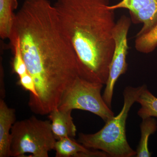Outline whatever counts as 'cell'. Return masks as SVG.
Wrapping results in <instances>:
<instances>
[{
    "label": "cell",
    "instance_id": "cell-1",
    "mask_svg": "<svg viewBox=\"0 0 157 157\" xmlns=\"http://www.w3.org/2000/svg\"><path fill=\"white\" fill-rule=\"evenodd\" d=\"M12 36L19 40L38 93L29 107L36 114H49L58 107L75 79L82 76L78 59L62 31L54 6L49 0H25L15 14Z\"/></svg>",
    "mask_w": 157,
    "mask_h": 157
},
{
    "label": "cell",
    "instance_id": "cell-12",
    "mask_svg": "<svg viewBox=\"0 0 157 157\" xmlns=\"http://www.w3.org/2000/svg\"><path fill=\"white\" fill-rule=\"evenodd\" d=\"M141 137L136 150V157H150L151 153L149 151V137L157 129V122L153 117L142 119L140 125Z\"/></svg>",
    "mask_w": 157,
    "mask_h": 157
},
{
    "label": "cell",
    "instance_id": "cell-8",
    "mask_svg": "<svg viewBox=\"0 0 157 157\" xmlns=\"http://www.w3.org/2000/svg\"><path fill=\"white\" fill-rule=\"evenodd\" d=\"M16 119L15 110L0 100V157L11 156V130Z\"/></svg>",
    "mask_w": 157,
    "mask_h": 157
},
{
    "label": "cell",
    "instance_id": "cell-13",
    "mask_svg": "<svg viewBox=\"0 0 157 157\" xmlns=\"http://www.w3.org/2000/svg\"><path fill=\"white\" fill-rule=\"evenodd\" d=\"M137 102L140 105L137 114L142 119L147 117H157V98L144 86Z\"/></svg>",
    "mask_w": 157,
    "mask_h": 157
},
{
    "label": "cell",
    "instance_id": "cell-17",
    "mask_svg": "<svg viewBox=\"0 0 157 157\" xmlns=\"http://www.w3.org/2000/svg\"><path fill=\"white\" fill-rule=\"evenodd\" d=\"M1 75L2 76L1 77V97L3 99L5 96L6 94V90L5 89V86L4 85V81H3V70L2 65L1 63Z\"/></svg>",
    "mask_w": 157,
    "mask_h": 157
},
{
    "label": "cell",
    "instance_id": "cell-7",
    "mask_svg": "<svg viewBox=\"0 0 157 157\" xmlns=\"http://www.w3.org/2000/svg\"><path fill=\"white\" fill-rule=\"evenodd\" d=\"M108 9H128L132 22L143 24L136 36L146 33L157 23V0H121Z\"/></svg>",
    "mask_w": 157,
    "mask_h": 157
},
{
    "label": "cell",
    "instance_id": "cell-10",
    "mask_svg": "<svg viewBox=\"0 0 157 157\" xmlns=\"http://www.w3.org/2000/svg\"><path fill=\"white\" fill-rule=\"evenodd\" d=\"M72 110L53 109L49 113L48 118L51 122L52 132L57 140L65 137L76 136L77 129L71 115Z\"/></svg>",
    "mask_w": 157,
    "mask_h": 157
},
{
    "label": "cell",
    "instance_id": "cell-6",
    "mask_svg": "<svg viewBox=\"0 0 157 157\" xmlns=\"http://www.w3.org/2000/svg\"><path fill=\"white\" fill-rule=\"evenodd\" d=\"M131 23V18L122 15L117 21L113 32L115 48L103 95L104 101L110 108L116 83L120 76L125 73L128 70L126 60L128 50V35Z\"/></svg>",
    "mask_w": 157,
    "mask_h": 157
},
{
    "label": "cell",
    "instance_id": "cell-5",
    "mask_svg": "<svg viewBox=\"0 0 157 157\" xmlns=\"http://www.w3.org/2000/svg\"><path fill=\"white\" fill-rule=\"evenodd\" d=\"M104 84L89 81L78 76L67 90L62 98L59 109H78L98 116L106 122L114 116L101 95Z\"/></svg>",
    "mask_w": 157,
    "mask_h": 157
},
{
    "label": "cell",
    "instance_id": "cell-16",
    "mask_svg": "<svg viewBox=\"0 0 157 157\" xmlns=\"http://www.w3.org/2000/svg\"><path fill=\"white\" fill-rule=\"evenodd\" d=\"M19 77L18 82L20 85L21 86L25 89L30 92L29 102L33 101L38 96L33 78L28 72Z\"/></svg>",
    "mask_w": 157,
    "mask_h": 157
},
{
    "label": "cell",
    "instance_id": "cell-2",
    "mask_svg": "<svg viewBox=\"0 0 157 157\" xmlns=\"http://www.w3.org/2000/svg\"><path fill=\"white\" fill-rule=\"evenodd\" d=\"M60 25L75 51L82 77L105 85L115 48L116 22L109 0H57Z\"/></svg>",
    "mask_w": 157,
    "mask_h": 157
},
{
    "label": "cell",
    "instance_id": "cell-3",
    "mask_svg": "<svg viewBox=\"0 0 157 157\" xmlns=\"http://www.w3.org/2000/svg\"><path fill=\"white\" fill-rule=\"evenodd\" d=\"M144 86L126 87L123 92V106L119 113L106 121L98 132L92 134H79L78 142L86 148L104 151L108 157L136 156V151L131 147L127 140L126 124L129 111L137 102Z\"/></svg>",
    "mask_w": 157,
    "mask_h": 157
},
{
    "label": "cell",
    "instance_id": "cell-15",
    "mask_svg": "<svg viewBox=\"0 0 157 157\" xmlns=\"http://www.w3.org/2000/svg\"><path fill=\"white\" fill-rule=\"evenodd\" d=\"M9 40L14 51V58L12 64L13 71L20 76L27 73L28 70L21 54L19 40L17 37L12 36Z\"/></svg>",
    "mask_w": 157,
    "mask_h": 157
},
{
    "label": "cell",
    "instance_id": "cell-14",
    "mask_svg": "<svg viewBox=\"0 0 157 157\" xmlns=\"http://www.w3.org/2000/svg\"><path fill=\"white\" fill-rule=\"evenodd\" d=\"M135 48L141 53H150L157 47V23L149 30L136 36Z\"/></svg>",
    "mask_w": 157,
    "mask_h": 157
},
{
    "label": "cell",
    "instance_id": "cell-11",
    "mask_svg": "<svg viewBox=\"0 0 157 157\" xmlns=\"http://www.w3.org/2000/svg\"><path fill=\"white\" fill-rule=\"evenodd\" d=\"M17 0H0V37L10 40L14 28Z\"/></svg>",
    "mask_w": 157,
    "mask_h": 157
},
{
    "label": "cell",
    "instance_id": "cell-4",
    "mask_svg": "<svg viewBox=\"0 0 157 157\" xmlns=\"http://www.w3.org/2000/svg\"><path fill=\"white\" fill-rule=\"evenodd\" d=\"M11 156L48 157L54 150L56 139L50 120H42L35 116L15 122L11 130Z\"/></svg>",
    "mask_w": 157,
    "mask_h": 157
},
{
    "label": "cell",
    "instance_id": "cell-9",
    "mask_svg": "<svg viewBox=\"0 0 157 157\" xmlns=\"http://www.w3.org/2000/svg\"><path fill=\"white\" fill-rule=\"evenodd\" d=\"M54 150L56 157H108L104 151L86 148L71 137L57 140Z\"/></svg>",
    "mask_w": 157,
    "mask_h": 157
}]
</instances>
